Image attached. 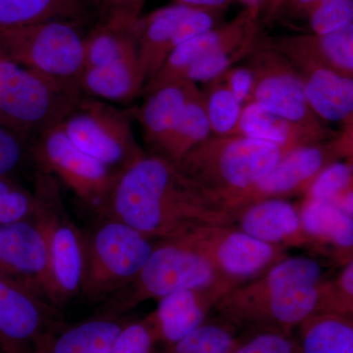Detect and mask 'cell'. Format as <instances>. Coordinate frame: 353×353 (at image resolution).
<instances>
[{
  "mask_svg": "<svg viewBox=\"0 0 353 353\" xmlns=\"http://www.w3.org/2000/svg\"><path fill=\"white\" fill-rule=\"evenodd\" d=\"M232 353H299L296 338L279 332H254L240 340Z\"/></svg>",
  "mask_w": 353,
  "mask_h": 353,
  "instance_id": "cell-38",
  "label": "cell"
},
{
  "mask_svg": "<svg viewBox=\"0 0 353 353\" xmlns=\"http://www.w3.org/2000/svg\"><path fill=\"white\" fill-rule=\"evenodd\" d=\"M250 54L248 66L254 73L252 101L303 128L319 141L332 139L331 130L309 105L303 78L288 58L263 46L253 48Z\"/></svg>",
  "mask_w": 353,
  "mask_h": 353,
  "instance_id": "cell-9",
  "label": "cell"
},
{
  "mask_svg": "<svg viewBox=\"0 0 353 353\" xmlns=\"http://www.w3.org/2000/svg\"><path fill=\"white\" fill-rule=\"evenodd\" d=\"M216 287L233 290L238 285L221 275L206 256L183 239L159 241L138 278L128 287L127 296L115 306L124 311L178 290Z\"/></svg>",
  "mask_w": 353,
  "mask_h": 353,
  "instance_id": "cell-7",
  "label": "cell"
},
{
  "mask_svg": "<svg viewBox=\"0 0 353 353\" xmlns=\"http://www.w3.org/2000/svg\"><path fill=\"white\" fill-rule=\"evenodd\" d=\"M255 18L248 11L225 26L181 43L166 58L161 68L143 88V94L166 83L183 81L187 70L209 53L254 44Z\"/></svg>",
  "mask_w": 353,
  "mask_h": 353,
  "instance_id": "cell-17",
  "label": "cell"
},
{
  "mask_svg": "<svg viewBox=\"0 0 353 353\" xmlns=\"http://www.w3.org/2000/svg\"><path fill=\"white\" fill-rule=\"evenodd\" d=\"M230 290L223 287L183 290L162 297L157 310L148 316L157 343L173 345L201 327Z\"/></svg>",
  "mask_w": 353,
  "mask_h": 353,
  "instance_id": "cell-18",
  "label": "cell"
},
{
  "mask_svg": "<svg viewBox=\"0 0 353 353\" xmlns=\"http://www.w3.org/2000/svg\"><path fill=\"white\" fill-rule=\"evenodd\" d=\"M352 259H353V255H352Z\"/></svg>",
  "mask_w": 353,
  "mask_h": 353,
  "instance_id": "cell-48",
  "label": "cell"
},
{
  "mask_svg": "<svg viewBox=\"0 0 353 353\" xmlns=\"http://www.w3.org/2000/svg\"><path fill=\"white\" fill-rule=\"evenodd\" d=\"M31 141L0 122V178L17 170L31 155Z\"/></svg>",
  "mask_w": 353,
  "mask_h": 353,
  "instance_id": "cell-39",
  "label": "cell"
},
{
  "mask_svg": "<svg viewBox=\"0 0 353 353\" xmlns=\"http://www.w3.org/2000/svg\"><path fill=\"white\" fill-rule=\"evenodd\" d=\"M240 134L273 143L288 150L322 141L303 128L253 101L243 106L240 121Z\"/></svg>",
  "mask_w": 353,
  "mask_h": 353,
  "instance_id": "cell-29",
  "label": "cell"
},
{
  "mask_svg": "<svg viewBox=\"0 0 353 353\" xmlns=\"http://www.w3.org/2000/svg\"><path fill=\"white\" fill-rule=\"evenodd\" d=\"M234 97L243 106L252 101L254 73L250 66L232 67L221 77Z\"/></svg>",
  "mask_w": 353,
  "mask_h": 353,
  "instance_id": "cell-41",
  "label": "cell"
},
{
  "mask_svg": "<svg viewBox=\"0 0 353 353\" xmlns=\"http://www.w3.org/2000/svg\"><path fill=\"white\" fill-rule=\"evenodd\" d=\"M338 159L341 158L333 139L294 148L239 196L230 206V213L233 214L239 209L266 199H287L297 194L304 196L320 172Z\"/></svg>",
  "mask_w": 353,
  "mask_h": 353,
  "instance_id": "cell-15",
  "label": "cell"
},
{
  "mask_svg": "<svg viewBox=\"0 0 353 353\" xmlns=\"http://www.w3.org/2000/svg\"><path fill=\"white\" fill-rule=\"evenodd\" d=\"M322 0H285L282 7L287 4L288 6L292 7L296 12L307 13L309 15L311 11Z\"/></svg>",
  "mask_w": 353,
  "mask_h": 353,
  "instance_id": "cell-46",
  "label": "cell"
},
{
  "mask_svg": "<svg viewBox=\"0 0 353 353\" xmlns=\"http://www.w3.org/2000/svg\"><path fill=\"white\" fill-rule=\"evenodd\" d=\"M253 46L234 50H220L209 53L194 62L185 72L183 81L194 83H210L219 80L228 70L233 67L234 62L240 58L250 54Z\"/></svg>",
  "mask_w": 353,
  "mask_h": 353,
  "instance_id": "cell-34",
  "label": "cell"
},
{
  "mask_svg": "<svg viewBox=\"0 0 353 353\" xmlns=\"http://www.w3.org/2000/svg\"><path fill=\"white\" fill-rule=\"evenodd\" d=\"M141 16L101 14L85 36V68L139 54L138 22Z\"/></svg>",
  "mask_w": 353,
  "mask_h": 353,
  "instance_id": "cell-25",
  "label": "cell"
},
{
  "mask_svg": "<svg viewBox=\"0 0 353 353\" xmlns=\"http://www.w3.org/2000/svg\"><path fill=\"white\" fill-rule=\"evenodd\" d=\"M60 127L79 148L116 173L145 152L134 138L129 113L99 99L83 97Z\"/></svg>",
  "mask_w": 353,
  "mask_h": 353,
  "instance_id": "cell-8",
  "label": "cell"
},
{
  "mask_svg": "<svg viewBox=\"0 0 353 353\" xmlns=\"http://www.w3.org/2000/svg\"><path fill=\"white\" fill-rule=\"evenodd\" d=\"M102 208L150 240L180 238L208 225L233 226L231 213L175 164L145 153L116 176Z\"/></svg>",
  "mask_w": 353,
  "mask_h": 353,
  "instance_id": "cell-1",
  "label": "cell"
},
{
  "mask_svg": "<svg viewBox=\"0 0 353 353\" xmlns=\"http://www.w3.org/2000/svg\"><path fill=\"white\" fill-rule=\"evenodd\" d=\"M83 97L79 88L0 58V122L31 143L60 126Z\"/></svg>",
  "mask_w": 353,
  "mask_h": 353,
  "instance_id": "cell-4",
  "label": "cell"
},
{
  "mask_svg": "<svg viewBox=\"0 0 353 353\" xmlns=\"http://www.w3.org/2000/svg\"><path fill=\"white\" fill-rule=\"evenodd\" d=\"M238 328L218 318L206 321L201 327L170 345H165V353H232L241 339Z\"/></svg>",
  "mask_w": 353,
  "mask_h": 353,
  "instance_id": "cell-31",
  "label": "cell"
},
{
  "mask_svg": "<svg viewBox=\"0 0 353 353\" xmlns=\"http://www.w3.org/2000/svg\"><path fill=\"white\" fill-rule=\"evenodd\" d=\"M0 272L55 303L48 223L38 203L31 217L0 225Z\"/></svg>",
  "mask_w": 353,
  "mask_h": 353,
  "instance_id": "cell-12",
  "label": "cell"
},
{
  "mask_svg": "<svg viewBox=\"0 0 353 353\" xmlns=\"http://www.w3.org/2000/svg\"><path fill=\"white\" fill-rule=\"evenodd\" d=\"M221 11L173 3L141 16L138 22L139 57L145 85L176 46L219 27Z\"/></svg>",
  "mask_w": 353,
  "mask_h": 353,
  "instance_id": "cell-13",
  "label": "cell"
},
{
  "mask_svg": "<svg viewBox=\"0 0 353 353\" xmlns=\"http://www.w3.org/2000/svg\"><path fill=\"white\" fill-rule=\"evenodd\" d=\"M154 245L134 228L109 217L85 243V296L101 299L129 287L145 266Z\"/></svg>",
  "mask_w": 353,
  "mask_h": 353,
  "instance_id": "cell-6",
  "label": "cell"
},
{
  "mask_svg": "<svg viewBox=\"0 0 353 353\" xmlns=\"http://www.w3.org/2000/svg\"><path fill=\"white\" fill-rule=\"evenodd\" d=\"M261 46L277 50L289 60L314 62L353 79V23L327 36L292 37Z\"/></svg>",
  "mask_w": 353,
  "mask_h": 353,
  "instance_id": "cell-24",
  "label": "cell"
},
{
  "mask_svg": "<svg viewBox=\"0 0 353 353\" xmlns=\"http://www.w3.org/2000/svg\"><path fill=\"white\" fill-rule=\"evenodd\" d=\"M145 77L139 54L88 67L80 81L85 97L105 102H129L143 94Z\"/></svg>",
  "mask_w": 353,
  "mask_h": 353,
  "instance_id": "cell-26",
  "label": "cell"
},
{
  "mask_svg": "<svg viewBox=\"0 0 353 353\" xmlns=\"http://www.w3.org/2000/svg\"><path fill=\"white\" fill-rule=\"evenodd\" d=\"M314 36L341 31L353 23V0H322L309 14Z\"/></svg>",
  "mask_w": 353,
  "mask_h": 353,
  "instance_id": "cell-35",
  "label": "cell"
},
{
  "mask_svg": "<svg viewBox=\"0 0 353 353\" xmlns=\"http://www.w3.org/2000/svg\"><path fill=\"white\" fill-rule=\"evenodd\" d=\"M236 285L259 277L289 256L288 250L256 240L230 225H208L180 236Z\"/></svg>",
  "mask_w": 353,
  "mask_h": 353,
  "instance_id": "cell-10",
  "label": "cell"
},
{
  "mask_svg": "<svg viewBox=\"0 0 353 353\" xmlns=\"http://www.w3.org/2000/svg\"><path fill=\"white\" fill-rule=\"evenodd\" d=\"M101 14L121 12L141 16L145 0H97Z\"/></svg>",
  "mask_w": 353,
  "mask_h": 353,
  "instance_id": "cell-42",
  "label": "cell"
},
{
  "mask_svg": "<svg viewBox=\"0 0 353 353\" xmlns=\"http://www.w3.org/2000/svg\"><path fill=\"white\" fill-rule=\"evenodd\" d=\"M299 353H353V312H321L296 330Z\"/></svg>",
  "mask_w": 353,
  "mask_h": 353,
  "instance_id": "cell-28",
  "label": "cell"
},
{
  "mask_svg": "<svg viewBox=\"0 0 353 353\" xmlns=\"http://www.w3.org/2000/svg\"><path fill=\"white\" fill-rule=\"evenodd\" d=\"M157 343L150 318L129 323L121 333L111 353H152Z\"/></svg>",
  "mask_w": 353,
  "mask_h": 353,
  "instance_id": "cell-40",
  "label": "cell"
},
{
  "mask_svg": "<svg viewBox=\"0 0 353 353\" xmlns=\"http://www.w3.org/2000/svg\"><path fill=\"white\" fill-rule=\"evenodd\" d=\"M322 312H353V259L341 265L338 275L325 283Z\"/></svg>",
  "mask_w": 353,
  "mask_h": 353,
  "instance_id": "cell-37",
  "label": "cell"
},
{
  "mask_svg": "<svg viewBox=\"0 0 353 353\" xmlns=\"http://www.w3.org/2000/svg\"><path fill=\"white\" fill-rule=\"evenodd\" d=\"M233 226L256 240L280 248H307L299 206L288 199H266L234 211Z\"/></svg>",
  "mask_w": 353,
  "mask_h": 353,
  "instance_id": "cell-19",
  "label": "cell"
},
{
  "mask_svg": "<svg viewBox=\"0 0 353 353\" xmlns=\"http://www.w3.org/2000/svg\"><path fill=\"white\" fill-rule=\"evenodd\" d=\"M284 1L285 0H264L260 13L263 12L266 19L274 17L281 10Z\"/></svg>",
  "mask_w": 353,
  "mask_h": 353,
  "instance_id": "cell-47",
  "label": "cell"
},
{
  "mask_svg": "<svg viewBox=\"0 0 353 353\" xmlns=\"http://www.w3.org/2000/svg\"><path fill=\"white\" fill-rule=\"evenodd\" d=\"M129 323L103 316L79 323L53 336L44 334L32 353H111Z\"/></svg>",
  "mask_w": 353,
  "mask_h": 353,
  "instance_id": "cell-27",
  "label": "cell"
},
{
  "mask_svg": "<svg viewBox=\"0 0 353 353\" xmlns=\"http://www.w3.org/2000/svg\"><path fill=\"white\" fill-rule=\"evenodd\" d=\"M101 14L97 0H0V30L51 21L90 28Z\"/></svg>",
  "mask_w": 353,
  "mask_h": 353,
  "instance_id": "cell-22",
  "label": "cell"
},
{
  "mask_svg": "<svg viewBox=\"0 0 353 353\" xmlns=\"http://www.w3.org/2000/svg\"><path fill=\"white\" fill-rule=\"evenodd\" d=\"M197 85L176 81L145 92L137 118L152 153H157L176 126Z\"/></svg>",
  "mask_w": 353,
  "mask_h": 353,
  "instance_id": "cell-23",
  "label": "cell"
},
{
  "mask_svg": "<svg viewBox=\"0 0 353 353\" xmlns=\"http://www.w3.org/2000/svg\"><path fill=\"white\" fill-rule=\"evenodd\" d=\"M320 260L287 256L250 282L230 290L218 303L219 317L236 328L292 334L322 311L330 279Z\"/></svg>",
  "mask_w": 353,
  "mask_h": 353,
  "instance_id": "cell-2",
  "label": "cell"
},
{
  "mask_svg": "<svg viewBox=\"0 0 353 353\" xmlns=\"http://www.w3.org/2000/svg\"><path fill=\"white\" fill-rule=\"evenodd\" d=\"M352 185L353 162L338 159L320 172L304 194V199L333 202Z\"/></svg>",
  "mask_w": 353,
  "mask_h": 353,
  "instance_id": "cell-33",
  "label": "cell"
},
{
  "mask_svg": "<svg viewBox=\"0 0 353 353\" xmlns=\"http://www.w3.org/2000/svg\"><path fill=\"white\" fill-rule=\"evenodd\" d=\"M307 248L341 266L353 255V219L332 202L303 199L299 205Z\"/></svg>",
  "mask_w": 353,
  "mask_h": 353,
  "instance_id": "cell-20",
  "label": "cell"
},
{
  "mask_svg": "<svg viewBox=\"0 0 353 353\" xmlns=\"http://www.w3.org/2000/svg\"><path fill=\"white\" fill-rule=\"evenodd\" d=\"M211 136L213 134L206 111L205 99L203 92L197 88L176 126L155 154L178 165L188 153Z\"/></svg>",
  "mask_w": 353,
  "mask_h": 353,
  "instance_id": "cell-30",
  "label": "cell"
},
{
  "mask_svg": "<svg viewBox=\"0 0 353 353\" xmlns=\"http://www.w3.org/2000/svg\"><path fill=\"white\" fill-rule=\"evenodd\" d=\"M208 85L203 94L213 136H238L243 104L220 79Z\"/></svg>",
  "mask_w": 353,
  "mask_h": 353,
  "instance_id": "cell-32",
  "label": "cell"
},
{
  "mask_svg": "<svg viewBox=\"0 0 353 353\" xmlns=\"http://www.w3.org/2000/svg\"><path fill=\"white\" fill-rule=\"evenodd\" d=\"M289 61L301 74L309 105L323 123L343 128L353 123L352 78L314 62Z\"/></svg>",
  "mask_w": 353,
  "mask_h": 353,
  "instance_id": "cell-21",
  "label": "cell"
},
{
  "mask_svg": "<svg viewBox=\"0 0 353 353\" xmlns=\"http://www.w3.org/2000/svg\"><path fill=\"white\" fill-rule=\"evenodd\" d=\"M289 152L273 143L241 134L211 136L176 166L230 212L231 204Z\"/></svg>",
  "mask_w": 353,
  "mask_h": 353,
  "instance_id": "cell-3",
  "label": "cell"
},
{
  "mask_svg": "<svg viewBox=\"0 0 353 353\" xmlns=\"http://www.w3.org/2000/svg\"><path fill=\"white\" fill-rule=\"evenodd\" d=\"M333 141L341 159L353 162V123L343 128L341 134L333 139Z\"/></svg>",
  "mask_w": 353,
  "mask_h": 353,
  "instance_id": "cell-43",
  "label": "cell"
},
{
  "mask_svg": "<svg viewBox=\"0 0 353 353\" xmlns=\"http://www.w3.org/2000/svg\"><path fill=\"white\" fill-rule=\"evenodd\" d=\"M37 199L10 176L0 178V225L31 217L36 213Z\"/></svg>",
  "mask_w": 353,
  "mask_h": 353,
  "instance_id": "cell-36",
  "label": "cell"
},
{
  "mask_svg": "<svg viewBox=\"0 0 353 353\" xmlns=\"http://www.w3.org/2000/svg\"><path fill=\"white\" fill-rule=\"evenodd\" d=\"M41 297L0 272V348L24 353L48 333V308Z\"/></svg>",
  "mask_w": 353,
  "mask_h": 353,
  "instance_id": "cell-16",
  "label": "cell"
},
{
  "mask_svg": "<svg viewBox=\"0 0 353 353\" xmlns=\"http://www.w3.org/2000/svg\"><path fill=\"white\" fill-rule=\"evenodd\" d=\"M34 196L48 223L51 275L55 303H59L82 290L85 243L78 229L59 213V194L50 174H39Z\"/></svg>",
  "mask_w": 353,
  "mask_h": 353,
  "instance_id": "cell-14",
  "label": "cell"
},
{
  "mask_svg": "<svg viewBox=\"0 0 353 353\" xmlns=\"http://www.w3.org/2000/svg\"><path fill=\"white\" fill-rule=\"evenodd\" d=\"M174 3L204 9H223L229 6L232 0H173Z\"/></svg>",
  "mask_w": 353,
  "mask_h": 353,
  "instance_id": "cell-44",
  "label": "cell"
},
{
  "mask_svg": "<svg viewBox=\"0 0 353 353\" xmlns=\"http://www.w3.org/2000/svg\"><path fill=\"white\" fill-rule=\"evenodd\" d=\"M87 27L51 21L0 30V58L81 90Z\"/></svg>",
  "mask_w": 353,
  "mask_h": 353,
  "instance_id": "cell-5",
  "label": "cell"
},
{
  "mask_svg": "<svg viewBox=\"0 0 353 353\" xmlns=\"http://www.w3.org/2000/svg\"><path fill=\"white\" fill-rule=\"evenodd\" d=\"M332 203L353 219V185L336 197Z\"/></svg>",
  "mask_w": 353,
  "mask_h": 353,
  "instance_id": "cell-45",
  "label": "cell"
},
{
  "mask_svg": "<svg viewBox=\"0 0 353 353\" xmlns=\"http://www.w3.org/2000/svg\"><path fill=\"white\" fill-rule=\"evenodd\" d=\"M31 157L41 171L54 174L79 199L101 208L118 174L79 148L60 126L32 141Z\"/></svg>",
  "mask_w": 353,
  "mask_h": 353,
  "instance_id": "cell-11",
  "label": "cell"
}]
</instances>
